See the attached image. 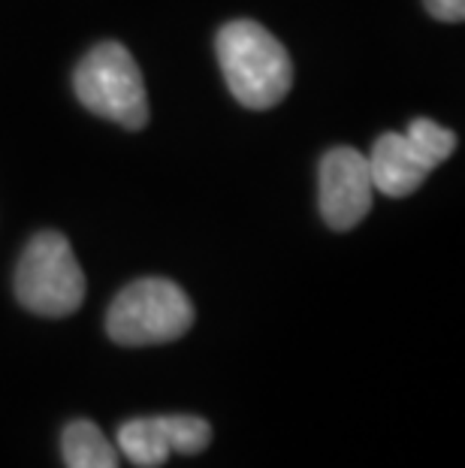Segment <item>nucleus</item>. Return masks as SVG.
<instances>
[{"label": "nucleus", "instance_id": "7ed1b4c3", "mask_svg": "<svg viewBox=\"0 0 465 468\" xmlns=\"http://www.w3.org/2000/svg\"><path fill=\"white\" fill-rule=\"evenodd\" d=\"M76 97L94 115L143 131L148 124V97L143 73L122 43H100L82 58L73 76Z\"/></svg>", "mask_w": 465, "mask_h": 468}, {"label": "nucleus", "instance_id": "f03ea898", "mask_svg": "<svg viewBox=\"0 0 465 468\" xmlns=\"http://www.w3.org/2000/svg\"><path fill=\"white\" fill-rule=\"evenodd\" d=\"M194 326V303L170 278H140L109 305L106 333L124 347L166 345Z\"/></svg>", "mask_w": 465, "mask_h": 468}, {"label": "nucleus", "instance_id": "0eeeda50", "mask_svg": "<svg viewBox=\"0 0 465 468\" xmlns=\"http://www.w3.org/2000/svg\"><path fill=\"white\" fill-rule=\"evenodd\" d=\"M115 441L118 451L140 468H161L173 456L170 444H166L161 417H136V420L122 423Z\"/></svg>", "mask_w": 465, "mask_h": 468}, {"label": "nucleus", "instance_id": "f257e3e1", "mask_svg": "<svg viewBox=\"0 0 465 468\" xmlns=\"http://www.w3.org/2000/svg\"><path fill=\"white\" fill-rule=\"evenodd\" d=\"M217 61L233 97L248 109H272L293 82L287 48L263 25L239 18L217 34Z\"/></svg>", "mask_w": 465, "mask_h": 468}, {"label": "nucleus", "instance_id": "6e6552de", "mask_svg": "<svg viewBox=\"0 0 465 468\" xmlns=\"http://www.w3.org/2000/svg\"><path fill=\"white\" fill-rule=\"evenodd\" d=\"M67 468H118V453L103 430L91 420H73L61 435Z\"/></svg>", "mask_w": 465, "mask_h": 468}, {"label": "nucleus", "instance_id": "9d476101", "mask_svg": "<svg viewBox=\"0 0 465 468\" xmlns=\"http://www.w3.org/2000/svg\"><path fill=\"white\" fill-rule=\"evenodd\" d=\"M405 136L414 139V143H417L435 164L448 161V157L457 152V136H453L450 131H444L441 124H435L432 118H414Z\"/></svg>", "mask_w": 465, "mask_h": 468}, {"label": "nucleus", "instance_id": "9b49d317", "mask_svg": "<svg viewBox=\"0 0 465 468\" xmlns=\"http://www.w3.org/2000/svg\"><path fill=\"white\" fill-rule=\"evenodd\" d=\"M423 6L439 18V22H462L465 0H423Z\"/></svg>", "mask_w": 465, "mask_h": 468}, {"label": "nucleus", "instance_id": "1a4fd4ad", "mask_svg": "<svg viewBox=\"0 0 465 468\" xmlns=\"http://www.w3.org/2000/svg\"><path fill=\"white\" fill-rule=\"evenodd\" d=\"M161 426L173 453L196 456L212 444V426L196 414H161Z\"/></svg>", "mask_w": 465, "mask_h": 468}, {"label": "nucleus", "instance_id": "20e7f679", "mask_svg": "<svg viewBox=\"0 0 465 468\" xmlns=\"http://www.w3.org/2000/svg\"><path fill=\"white\" fill-rule=\"evenodd\" d=\"M16 296L27 312L43 317L79 312L85 300V272L61 233L46 230L27 242L16 269Z\"/></svg>", "mask_w": 465, "mask_h": 468}, {"label": "nucleus", "instance_id": "423d86ee", "mask_svg": "<svg viewBox=\"0 0 465 468\" xmlns=\"http://www.w3.org/2000/svg\"><path fill=\"white\" fill-rule=\"evenodd\" d=\"M369 161L372 185L375 191L387 194V197H411L417 187L427 182L429 173L439 164L423 152V148L408 139L405 133H384L375 139Z\"/></svg>", "mask_w": 465, "mask_h": 468}, {"label": "nucleus", "instance_id": "39448f33", "mask_svg": "<svg viewBox=\"0 0 465 468\" xmlns=\"http://www.w3.org/2000/svg\"><path fill=\"white\" fill-rule=\"evenodd\" d=\"M372 173L365 154L339 145L321 161V215L333 230H354L372 208Z\"/></svg>", "mask_w": 465, "mask_h": 468}]
</instances>
